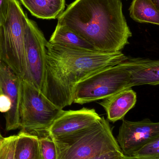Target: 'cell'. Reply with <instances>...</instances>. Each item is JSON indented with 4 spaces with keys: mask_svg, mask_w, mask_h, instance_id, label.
Here are the masks:
<instances>
[{
    "mask_svg": "<svg viewBox=\"0 0 159 159\" xmlns=\"http://www.w3.org/2000/svg\"><path fill=\"white\" fill-rule=\"evenodd\" d=\"M137 102L136 92L131 89L117 93L99 103L105 109L107 118L115 122L123 120Z\"/></svg>",
    "mask_w": 159,
    "mask_h": 159,
    "instance_id": "obj_12",
    "label": "cell"
},
{
    "mask_svg": "<svg viewBox=\"0 0 159 159\" xmlns=\"http://www.w3.org/2000/svg\"><path fill=\"white\" fill-rule=\"evenodd\" d=\"M157 8L159 9V0H150Z\"/></svg>",
    "mask_w": 159,
    "mask_h": 159,
    "instance_id": "obj_24",
    "label": "cell"
},
{
    "mask_svg": "<svg viewBox=\"0 0 159 159\" xmlns=\"http://www.w3.org/2000/svg\"><path fill=\"white\" fill-rule=\"evenodd\" d=\"M31 14L42 19H55L64 11L65 0H20Z\"/></svg>",
    "mask_w": 159,
    "mask_h": 159,
    "instance_id": "obj_13",
    "label": "cell"
},
{
    "mask_svg": "<svg viewBox=\"0 0 159 159\" xmlns=\"http://www.w3.org/2000/svg\"><path fill=\"white\" fill-rule=\"evenodd\" d=\"M3 93L2 91V89H1V87H0V94H2Z\"/></svg>",
    "mask_w": 159,
    "mask_h": 159,
    "instance_id": "obj_26",
    "label": "cell"
},
{
    "mask_svg": "<svg viewBox=\"0 0 159 159\" xmlns=\"http://www.w3.org/2000/svg\"><path fill=\"white\" fill-rule=\"evenodd\" d=\"M129 13L131 18L137 22L159 25V9L150 0H133Z\"/></svg>",
    "mask_w": 159,
    "mask_h": 159,
    "instance_id": "obj_16",
    "label": "cell"
},
{
    "mask_svg": "<svg viewBox=\"0 0 159 159\" xmlns=\"http://www.w3.org/2000/svg\"><path fill=\"white\" fill-rule=\"evenodd\" d=\"M0 87L3 93L9 98L11 102L10 110L5 115L6 130L9 131L17 129L20 127L21 79L2 61H0Z\"/></svg>",
    "mask_w": 159,
    "mask_h": 159,
    "instance_id": "obj_10",
    "label": "cell"
},
{
    "mask_svg": "<svg viewBox=\"0 0 159 159\" xmlns=\"http://www.w3.org/2000/svg\"><path fill=\"white\" fill-rule=\"evenodd\" d=\"M11 102L9 98L3 93L0 94V112L6 113L11 108Z\"/></svg>",
    "mask_w": 159,
    "mask_h": 159,
    "instance_id": "obj_22",
    "label": "cell"
},
{
    "mask_svg": "<svg viewBox=\"0 0 159 159\" xmlns=\"http://www.w3.org/2000/svg\"><path fill=\"white\" fill-rule=\"evenodd\" d=\"M125 155L121 149L105 152L90 159H121Z\"/></svg>",
    "mask_w": 159,
    "mask_h": 159,
    "instance_id": "obj_20",
    "label": "cell"
},
{
    "mask_svg": "<svg viewBox=\"0 0 159 159\" xmlns=\"http://www.w3.org/2000/svg\"><path fill=\"white\" fill-rule=\"evenodd\" d=\"M3 138L4 137H2V134H1V133H0V143H1V142H2V140L3 139Z\"/></svg>",
    "mask_w": 159,
    "mask_h": 159,
    "instance_id": "obj_25",
    "label": "cell"
},
{
    "mask_svg": "<svg viewBox=\"0 0 159 159\" xmlns=\"http://www.w3.org/2000/svg\"><path fill=\"white\" fill-rule=\"evenodd\" d=\"M121 159H155L151 158H139L135 157H129V156H124Z\"/></svg>",
    "mask_w": 159,
    "mask_h": 159,
    "instance_id": "obj_23",
    "label": "cell"
},
{
    "mask_svg": "<svg viewBox=\"0 0 159 159\" xmlns=\"http://www.w3.org/2000/svg\"><path fill=\"white\" fill-rule=\"evenodd\" d=\"M9 7V0H0V26L3 25Z\"/></svg>",
    "mask_w": 159,
    "mask_h": 159,
    "instance_id": "obj_21",
    "label": "cell"
},
{
    "mask_svg": "<svg viewBox=\"0 0 159 159\" xmlns=\"http://www.w3.org/2000/svg\"><path fill=\"white\" fill-rule=\"evenodd\" d=\"M0 61H1V47H0Z\"/></svg>",
    "mask_w": 159,
    "mask_h": 159,
    "instance_id": "obj_27",
    "label": "cell"
},
{
    "mask_svg": "<svg viewBox=\"0 0 159 159\" xmlns=\"http://www.w3.org/2000/svg\"><path fill=\"white\" fill-rule=\"evenodd\" d=\"M62 110L31 83L21 79L19 108L21 131L39 138L48 136L49 128Z\"/></svg>",
    "mask_w": 159,
    "mask_h": 159,
    "instance_id": "obj_4",
    "label": "cell"
},
{
    "mask_svg": "<svg viewBox=\"0 0 159 159\" xmlns=\"http://www.w3.org/2000/svg\"><path fill=\"white\" fill-rule=\"evenodd\" d=\"M44 95L60 109L72 105L75 86L91 75L127 59L121 51L102 52L46 45Z\"/></svg>",
    "mask_w": 159,
    "mask_h": 159,
    "instance_id": "obj_2",
    "label": "cell"
},
{
    "mask_svg": "<svg viewBox=\"0 0 159 159\" xmlns=\"http://www.w3.org/2000/svg\"><path fill=\"white\" fill-rule=\"evenodd\" d=\"M16 135L3 138L0 143V159H14Z\"/></svg>",
    "mask_w": 159,
    "mask_h": 159,
    "instance_id": "obj_19",
    "label": "cell"
},
{
    "mask_svg": "<svg viewBox=\"0 0 159 159\" xmlns=\"http://www.w3.org/2000/svg\"><path fill=\"white\" fill-rule=\"evenodd\" d=\"M58 19L100 52L121 51L132 36L121 0H75Z\"/></svg>",
    "mask_w": 159,
    "mask_h": 159,
    "instance_id": "obj_1",
    "label": "cell"
},
{
    "mask_svg": "<svg viewBox=\"0 0 159 159\" xmlns=\"http://www.w3.org/2000/svg\"><path fill=\"white\" fill-rule=\"evenodd\" d=\"M132 157L159 159V136L148 141L140 149L134 152Z\"/></svg>",
    "mask_w": 159,
    "mask_h": 159,
    "instance_id": "obj_17",
    "label": "cell"
},
{
    "mask_svg": "<svg viewBox=\"0 0 159 159\" xmlns=\"http://www.w3.org/2000/svg\"><path fill=\"white\" fill-rule=\"evenodd\" d=\"M16 136L14 159H43L38 136L21 130Z\"/></svg>",
    "mask_w": 159,
    "mask_h": 159,
    "instance_id": "obj_15",
    "label": "cell"
},
{
    "mask_svg": "<svg viewBox=\"0 0 159 159\" xmlns=\"http://www.w3.org/2000/svg\"><path fill=\"white\" fill-rule=\"evenodd\" d=\"M48 41L37 24L26 19L24 50L26 70L23 80L31 83L44 94Z\"/></svg>",
    "mask_w": 159,
    "mask_h": 159,
    "instance_id": "obj_7",
    "label": "cell"
},
{
    "mask_svg": "<svg viewBox=\"0 0 159 159\" xmlns=\"http://www.w3.org/2000/svg\"><path fill=\"white\" fill-rule=\"evenodd\" d=\"M101 118L94 109L63 110L48 130L52 139H57L88 128Z\"/></svg>",
    "mask_w": 159,
    "mask_h": 159,
    "instance_id": "obj_9",
    "label": "cell"
},
{
    "mask_svg": "<svg viewBox=\"0 0 159 159\" xmlns=\"http://www.w3.org/2000/svg\"><path fill=\"white\" fill-rule=\"evenodd\" d=\"M128 72L131 87L159 83V61L143 58H129L120 63Z\"/></svg>",
    "mask_w": 159,
    "mask_h": 159,
    "instance_id": "obj_11",
    "label": "cell"
},
{
    "mask_svg": "<svg viewBox=\"0 0 159 159\" xmlns=\"http://www.w3.org/2000/svg\"><path fill=\"white\" fill-rule=\"evenodd\" d=\"M52 140L56 145L57 159H90L120 149L104 117L88 128Z\"/></svg>",
    "mask_w": 159,
    "mask_h": 159,
    "instance_id": "obj_3",
    "label": "cell"
},
{
    "mask_svg": "<svg viewBox=\"0 0 159 159\" xmlns=\"http://www.w3.org/2000/svg\"><path fill=\"white\" fill-rule=\"evenodd\" d=\"M131 88L129 74L119 63L99 71L77 84L73 103L82 105L104 100Z\"/></svg>",
    "mask_w": 159,
    "mask_h": 159,
    "instance_id": "obj_6",
    "label": "cell"
},
{
    "mask_svg": "<svg viewBox=\"0 0 159 159\" xmlns=\"http://www.w3.org/2000/svg\"><path fill=\"white\" fill-rule=\"evenodd\" d=\"M39 147L43 159H57L56 145L49 135L39 137Z\"/></svg>",
    "mask_w": 159,
    "mask_h": 159,
    "instance_id": "obj_18",
    "label": "cell"
},
{
    "mask_svg": "<svg viewBox=\"0 0 159 159\" xmlns=\"http://www.w3.org/2000/svg\"><path fill=\"white\" fill-rule=\"evenodd\" d=\"M49 42L70 49L98 51L83 37L60 25H57Z\"/></svg>",
    "mask_w": 159,
    "mask_h": 159,
    "instance_id": "obj_14",
    "label": "cell"
},
{
    "mask_svg": "<svg viewBox=\"0 0 159 159\" xmlns=\"http://www.w3.org/2000/svg\"><path fill=\"white\" fill-rule=\"evenodd\" d=\"M159 136V123L149 119L141 121L123 120L117 136L118 144L125 156L131 157L145 144Z\"/></svg>",
    "mask_w": 159,
    "mask_h": 159,
    "instance_id": "obj_8",
    "label": "cell"
},
{
    "mask_svg": "<svg viewBox=\"0 0 159 159\" xmlns=\"http://www.w3.org/2000/svg\"><path fill=\"white\" fill-rule=\"evenodd\" d=\"M27 17L17 0H9L6 19L0 26L1 61L22 79L26 70L24 31Z\"/></svg>",
    "mask_w": 159,
    "mask_h": 159,
    "instance_id": "obj_5",
    "label": "cell"
}]
</instances>
